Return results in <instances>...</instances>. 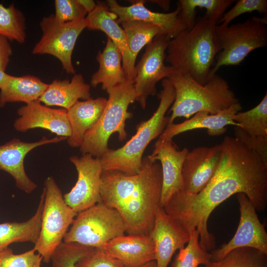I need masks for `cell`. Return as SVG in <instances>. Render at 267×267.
Returning a JSON list of instances; mask_svg holds the SVG:
<instances>
[{
    "label": "cell",
    "instance_id": "6da1fadb",
    "mask_svg": "<svg viewBox=\"0 0 267 267\" xmlns=\"http://www.w3.org/2000/svg\"><path fill=\"white\" fill-rule=\"evenodd\" d=\"M221 144L220 163L207 185L197 194L183 190L175 193L163 208L189 235L197 229L199 244L207 251L216 246L208 230V219L220 204L242 193L256 211H264L267 206V166L235 137L226 136Z\"/></svg>",
    "mask_w": 267,
    "mask_h": 267
},
{
    "label": "cell",
    "instance_id": "7a4b0ae2",
    "mask_svg": "<svg viewBox=\"0 0 267 267\" xmlns=\"http://www.w3.org/2000/svg\"><path fill=\"white\" fill-rule=\"evenodd\" d=\"M101 202L120 215L128 234L149 235L159 206L162 187L160 163L143 157L140 172L129 175L103 171Z\"/></svg>",
    "mask_w": 267,
    "mask_h": 267
},
{
    "label": "cell",
    "instance_id": "3957f363",
    "mask_svg": "<svg viewBox=\"0 0 267 267\" xmlns=\"http://www.w3.org/2000/svg\"><path fill=\"white\" fill-rule=\"evenodd\" d=\"M217 23L205 16L194 26L169 40L166 61L178 73L205 84L221 50L216 35Z\"/></svg>",
    "mask_w": 267,
    "mask_h": 267
},
{
    "label": "cell",
    "instance_id": "277c9868",
    "mask_svg": "<svg viewBox=\"0 0 267 267\" xmlns=\"http://www.w3.org/2000/svg\"><path fill=\"white\" fill-rule=\"evenodd\" d=\"M162 86L159 104L152 116L136 125V133L123 146L109 148L100 158L103 171H119L129 175L140 172L144 152L167 126L170 117L165 114L175 98L174 88L168 78L162 81Z\"/></svg>",
    "mask_w": 267,
    "mask_h": 267
},
{
    "label": "cell",
    "instance_id": "5b68a950",
    "mask_svg": "<svg viewBox=\"0 0 267 267\" xmlns=\"http://www.w3.org/2000/svg\"><path fill=\"white\" fill-rule=\"evenodd\" d=\"M168 79L175 91L168 124L174 123L178 117L188 119L199 112L215 114L239 102L228 82L216 74L210 76L203 85L176 72Z\"/></svg>",
    "mask_w": 267,
    "mask_h": 267
},
{
    "label": "cell",
    "instance_id": "8992f818",
    "mask_svg": "<svg viewBox=\"0 0 267 267\" xmlns=\"http://www.w3.org/2000/svg\"><path fill=\"white\" fill-rule=\"evenodd\" d=\"M106 91L108 98L105 107L96 123L86 133L80 147L82 155L100 158L109 149L108 142L112 134L118 133L120 141L127 138L126 121L133 116L128 107L136 101L134 81L127 79Z\"/></svg>",
    "mask_w": 267,
    "mask_h": 267
},
{
    "label": "cell",
    "instance_id": "52a82bcc",
    "mask_svg": "<svg viewBox=\"0 0 267 267\" xmlns=\"http://www.w3.org/2000/svg\"><path fill=\"white\" fill-rule=\"evenodd\" d=\"M267 18L252 17L243 22L216 25V35L221 50L210 76L223 66L237 65L253 50L267 45Z\"/></svg>",
    "mask_w": 267,
    "mask_h": 267
},
{
    "label": "cell",
    "instance_id": "ba28073f",
    "mask_svg": "<svg viewBox=\"0 0 267 267\" xmlns=\"http://www.w3.org/2000/svg\"><path fill=\"white\" fill-rule=\"evenodd\" d=\"M44 199L39 238L33 248L48 263L63 242L77 213L65 202L63 195L52 177L44 181Z\"/></svg>",
    "mask_w": 267,
    "mask_h": 267
},
{
    "label": "cell",
    "instance_id": "9c48e42d",
    "mask_svg": "<svg viewBox=\"0 0 267 267\" xmlns=\"http://www.w3.org/2000/svg\"><path fill=\"white\" fill-rule=\"evenodd\" d=\"M126 232L118 212L101 202L78 213L63 241L101 249L109 241Z\"/></svg>",
    "mask_w": 267,
    "mask_h": 267
},
{
    "label": "cell",
    "instance_id": "30bf717a",
    "mask_svg": "<svg viewBox=\"0 0 267 267\" xmlns=\"http://www.w3.org/2000/svg\"><path fill=\"white\" fill-rule=\"evenodd\" d=\"M40 27L43 34L32 53L52 55L60 61L67 73L75 74L72 55L78 38L87 28L85 18L62 23L51 14L42 19Z\"/></svg>",
    "mask_w": 267,
    "mask_h": 267
},
{
    "label": "cell",
    "instance_id": "8fae6325",
    "mask_svg": "<svg viewBox=\"0 0 267 267\" xmlns=\"http://www.w3.org/2000/svg\"><path fill=\"white\" fill-rule=\"evenodd\" d=\"M169 39L164 35L157 36L146 46L145 50L136 65L134 79L136 92V101L144 109L149 95L156 92V84L168 78L175 70L164 61Z\"/></svg>",
    "mask_w": 267,
    "mask_h": 267
},
{
    "label": "cell",
    "instance_id": "7c38bea8",
    "mask_svg": "<svg viewBox=\"0 0 267 267\" xmlns=\"http://www.w3.org/2000/svg\"><path fill=\"white\" fill-rule=\"evenodd\" d=\"M70 161L78 173L75 185L63 195L66 203L76 213L101 202L100 189L103 169L100 158L89 154L72 156Z\"/></svg>",
    "mask_w": 267,
    "mask_h": 267
},
{
    "label": "cell",
    "instance_id": "4fadbf2b",
    "mask_svg": "<svg viewBox=\"0 0 267 267\" xmlns=\"http://www.w3.org/2000/svg\"><path fill=\"white\" fill-rule=\"evenodd\" d=\"M239 205L240 220L232 239L211 252V261H218L229 252L239 247H248L267 253V233L256 213V210L242 193L237 194Z\"/></svg>",
    "mask_w": 267,
    "mask_h": 267
},
{
    "label": "cell",
    "instance_id": "5bb4252c",
    "mask_svg": "<svg viewBox=\"0 0 267 267\" xmlns=\"http://www.w3.org/2000/svg\"><path fill=\"white\" fill-rule=\"evenodd\" d=\"M189 150H181L172 139L158 138L152 153L148 157L152 161H159L162 171V187L159 206L164 208L176 192L183 190L182 178L183 164Z\"/></svg>",
    "mask_w": 267,
    "mask_h": 267
},
{
    "label": "cell",
    "instance_id": "9a60e30c",
    "mask_svg": "<svg viewBox=\"0 0 267 267\" xmlns=\"http://www.w3.org/2000/svg\"><path fill=\"white\" fill-rule=\"evenodd\" d=\"M221 144L212 147H198L189 151L182 168L183 190L197 194L209 183L219 165Z\"/></svg>",
    "mask_w": 267,
    "mask_h": 267
},
{
    "label": "cell",
    "instance_id": "2e32d148",
    "mask_svg": "<svg viewBox=\"0 0 267 267\" xmlns=\"http://www.w3.org/2000/svg\"><path fill=\"white\" fill-rule=\"evenodd\" d=\"M67 138L56 136L48 138L43 136L35 142H27L13 138L0 145V170L6 172L14 179L16 187L26 193L30 194L37 187L27 175L24 165V158L31 150L40 146L55 143Z\"/></svg>",
    "mask_w": 267,
    "mask_h": 267
},
{
    "label": "cell",
    "instance_id": "e0dca14e",
    "mask_svg": "<svg viewBox=\"0 0 267 267\" xmlns=\"http://www.w3.org/2000/svg\"><path fill=\"white\" fill-rule=\"evenodd\" d=\"M149 236L154 244L157 267H167L175 252L190 239L189 234L160 206Z\"/></svg>",
    "mask_w": 267,
    "mask_h": 267
},
{
    "label": "cell",
    "instance_id": "ac0fdd59",
    "mask_svg": "<svg viewBox=\"0 0 267 267\" xmlns=\"http://www.w3.org/2000/svg\"><path fill=\"white\" fill-rule=\"evenodd\" d=\"M17 114L19 117L15 120L13 125L17 131L25 132L35 128H42L67 138L71 135V128L66 109L50 108L38 100L18 108Z\"/></svg>",
    "mask_w": 267,
    "mask_h": 267
},
{
    "label": "cell",
    "instance_id": "d6986e66",
    "mask_svg": "<svg viewBox=\"0 0 267 267\" xmlns=\"http://www.w3.org/2000/svg\"><path fill=\"white\" fill-rule=\"evenodd\" d=\"M110 11L117 16L118 23L128 20H137L153 24L158 26L161 30V35L171 40L187 27L179 15V8L169 13L154 12L145 7L143 0L133 1L129 6L120 5L115 0L106 1Z\"/></svg>",
    "mask_w": 267,
    "mask_h": 267
},
{
    "label": "cell",
    "instance_id": "ffe728a7",
    "mask_svg": "<svg viewBox=\"0 0 267 267\" xmlns=\"http://www.w3.org/2000/svg\"><path fill=\"white\" fill-rule=\"evenodd\" d=\"M87 28L104 32L119 50L122 57V66L127 79L135 77V60L129 48L125 32L119 25L117 16L107 5L97 2L95 8L85 18Z\"/></svg>",
    "mask_w": 267,
    "mask_h": 267
},
{
    "label": "cell",
    "instance_id": "44dd1931",
    "mask_svg": "<svg viewBox=\"0 0 267 267\" xmlns=\"http://www.w3.org/2000/svg\"><path fill=\"white\" fill-rule=\"evenodd\" d=\"M101 249L125 267H138L155 259L154 244L149 235L118 236L109 241Z\"/></svg>",
    "mask_w": 267,
    "mask_h": 267
},
{
    "label": "cell",
    "instance_id": "7402d4cb",
    "mask_svg": "<svg viewBox=\"0 0 267 267\" xmlns=\"http://www.w3.org/2000/svg\"><path fill=\"white\" fill-rule=\"evenodd\" d=\"M242 109L240 103L232 105L229 108L215 114H211L206 111L196 113L190 119L184 122L175 124H168L159 138L172 139L177 135L183 132L198 129H206L210 135H219L226 131L227 125L239 127L240 125L234 121V115Z\"/></svg>",
    "mask_w": 267,
    "mask_h": 267
},
{
    "label": "cell",
    "instance_id": "603a6c76",
    "mask_svg": "<svg viewBox=\"0 0 267 267\" xmlns=\"http://www.w3.org/2000/svg\"><path fill=\"white\" fill-rule=\"evenodd\" d=\"M107 99L99 97L78 101L68 111L67 116L71 128V135L67 139L68 145L80 147L86 133L92 128L100 118L106 105Z\"/></svg>",
    "mask_w": 267,
    "mask_h": 267
},
{
    "label": "cell",
    "instance_id": "cb8c5ba5",
    "mask_svg": "<svg viewBox=\"0 0 267 267\" xmlns=\"http://www.w3.org/2000/svg\"><path fill=\"white\" fill-rule=\"evenodd\" d=\"M90 97V85L85 82L82 75L75 74L71 81L53 80L39 100L47 106H59L68 111L80 99Z\"/></svg>",
    "mask_w": 267,
    "mask_h": 267
},
{
    "label": "cell",
    "instance_id": "d4e9b609",
    "mask_svg": "<svg viewBox=\"0 0 267 267\" xmlns=\"http://www.w3.org/2000/svg\"><path fill=\"white\" fill-rule=\"evenodd\" d=\"M99 68L91 76L90 86L101 84L104 90L124 83L127 79L122 64L121 54L114 44L107 38L105 46L96 56Z\"/></svg>",
    "mask_w": 267,
    "mask_h": 267
},
{
    "label": "cell",
    "instance_id": "484cf974",
    "mask_svg": "<svg viewBox=\"0 0 267 267\" xmlns=\"http://www.w3.org/2000/svg\"><path fill=\"white\" fill-rule=\"evenodd\" d=\"M48 86V84L34 76H11L0 89V107L2 108L10 102L28 104L38 100Z\"/></svg>",
    "mask_w": 267,
    "mask_h": 267
},
{
    "label": "cell",
    "instance_id": "4316f807",
    "mask_svg": "<svg viewBox=\"0 0 267 267\" xmlns=\"http://www.w3.org/2000/svg\"><path fill=\"white\" fill-rule=\"evenodd\" d=\"M44 199L43 190L35 214L27 221L0 223V251L13 243H36L41 230Z\"/></svg>",
    "mask_w": 267,
    "mask_h": 267
},
{
    "label": "cell",
    "instance_id": "83f0119b",
    "mask_svg": "<svg viewBox=\"0 0 267 267\" xmlns=\"http://www.w3.org/2000/svg\"><path fill=\"white\" fill-rule=\"evenodd\" d=\"M235 2L234 0H179V15L187 29L196 22V8L206 9L204 16L218 23L226 10Z\"/></svg>",
    "mask_w": 267,
    "mask_h": 267
},
{
    "label": "cell",
    "instance_id": "f1b7e54d",
    "mask_svg": "<svg viewBox=\"0 0 267 267\" xmlns=\"http://www.w3.org/2000/svg\"><path fill=\"white\" fill-rule=\"evenodd\" d=\"M121 24L126 34L129 48L135 60L144 46L150 43L157 36L161 35L160 28L149 23L128 20Z\"/></svg>",
    "mask_w": 267,
    "mask_h": 267
},
{
    "label": "cell",
    "instance_id": "f546056e",
    "mask_svg": "<svg viewBox=\"0 0 267 267\" xmlns=\"http://www.w3.org/2000/svg\"><path fill=\"white\" fill-rule=\"evenodd\" d=\"M204 267H267V253L252 247H239L220 261H210Z\"/></svg>",
    "mask_w": 267,
    "mask_h": 267
},
{
    "label": "cell",
    "instance_id": "4dcf8cb0",
    "mask_svg": "<svg viewBox=\"0 0 267 267\" xmlns=\"http://www.w3.org/2000/svg\"><path fill=\"white\" fill-rule=\"evenodd\" d=\"M233 119L250 136L267 137V94L255 107L237 113Z\"/></svg>",
    "mask_w": 267,
    "mask_h": 267
},
{
    "label": "cell",
    "instance_id": "1f68e13d",
    "mask_svg": "<svg viewBox=\"0 0 267 267\" xmlns=\"http://www.w3.org/2000/svg\"><path fill=\"white\" fill-rule=\"evenodd\" d=\"M0 35L9 41L25 42V18L22 12L13 3L5 6L0 4Z\"/></svg>",
    "mask_w": 267,
    "mask_h": 267
},
{
    "label": "cell",
    "instance_id": "d6a6232c",
    "mask_svg": "<svg viewBox=\"0 0 267 267\" xmlns=\"http://www.w3.org/2000/svg\"><path fill=\"white\" fill-rule=\"evenodd\" d=\"M199 238V231L195 229L191 233L187 245L179 250L171 267H198L211 261V254L201 246Z\"/></svg>",
    "mask_w": 267,
    "mask_h": 267
},
{
    "label": "cell",
    "instance_id": "836d02e7",
    "mask_svg": "<svg viewBox=\"0 0 267 267\" xmlns=\"http://www.w3.org/2000/svg\"><path fill=\"white\" fill-rule=\"evenodd\" d=\"M95 248L75 243L61 242L54 251L50 262L52 267H76V263Z\"/></svg>",
    "mask_w": 267,
    "mask_h": 267
},
{
    "label": "cell",
    "instance_id": "e575fe53",
    "mask_svg": "<svg viewBox=\"0 0 267 267\" xmlns=\"http://www.w3.org/2000/svg\"><path fill=\"white\" fill-rule=\"evenodd\" d=\"M43 258L32 249L15 254L7 247L0 251V267H41Z\"/></svg>",
    "mask_w": 267,
    "mask_h": 267
},
{
    "label": "cell",
    "instance_id": "d590c367",
    "mask_svg": "<svg viewBox=\"0 0 267 267\" xmlns=\"http://www.w3.org/2000/svg\"><path fill=\"white\" fill-rule=\"evenodd\" d=\"M258 11L267 15V0H239L234 6L225 12L218 21L223 25H228L237 17L247 12Z\"/></svg>",
    "mask_w": 267,
    "mask_h": 267
},
{
    "label": "cell",
    "instance_id": "8d00e7d4",
    "mask_svg": "<svg viewBox=\"0 0 267 267\" xmlns=\"http://www.w3.org/2000/svg\"><path fill=\"white\" fill-rule=\"evenodd\" d=\"M54 18L62 23L85 19L88 14L77 0H55Z\"/></svg>",
    "mask_w": 267,
    "mask_h": 267
},
{
    "label": "cell",
    "instance_id": "74e56055",
    "mask_svg": "<svg viewBox=\"0 0 267 267\" xmlns=\"http://www.w3.org/2000/svg\"><path fill=\"white\" fill-rule=\"evenodd\" d=\"M76 267H125L121 262L100 249H95L91 253L81 259Z\"/></svg>",
    "mask_w": 267,
    "mask_h": 267
},
{
    "label": "cell",
    "instance_id": "f35d334b",
    "mask_svg": "<svg viewBox=\"0 0 267 267\" xmlns=\"http://www.w3.org/2000/svg\"><path fill=\"white\" fill-rule=\"evenodd\" d=\"M234 133L235 137L255 152L267 166V137L251 136L241 128L236 126H234Z\"/></svg>",
    "mask_w": 267,
    "mask_h": 267
},
{
    "label": "cell",
    "instance_id": "ab89813d",
    "mask_svg": "<svg viewBox=\"0 0 267 267\" xmlns=\"http://www.w3.org/2000/svg\"><path fill=\"white\" fill-rule=\"evenodd\" d=\"M12 54V49L9 40L0 35V70L5 72Z\"/></svg>",
    "mask_w": 267,
    "mask_h": 267
},
{
    "label": "cell",
    "instance_id": "60d3db41",
    "mask_svg": "<svg viewBox=\"0 0 267 267\" xmlns=\"http://www.w3.org/2000/svg\"><path fill=\"white\" fill-rule=\"evenodd\" d=\"M78 2L89 13L96 6V3L92 0H77Z\"/></svg>",
    "mask_w": 267,
    "mask_h": 267
},
{
    "label": "cell",
    "instance_id": "b9f144b4",
    "mask_svg": "<svg viewBox=\"0 0 267 267\" xmlns=\"http://www.w3.org/2000/svg\"><path fill=\"white\" fill-rule=\"evenodd\" d=\"M11 75L7 74L5 72L0 70V89L10 78Z\"/></svg>",
    "mask_w": 267,
    "mask_h": 267
},
{
    "label": "cell",
    "instance_id": "7bdbcfd3",
    "mask_svg": "<svg viewBox=\"0 0 267 267\" xmlns=\"http://www.w3.org/2000/svg\"><path fill=\"white\" fill-rule=\"evenodd\" d=\"M152 1L166 10L170 8L171 2L170 0H153Z\"/></svg>",
    "mask_w": 267,
    "mask_h": 267
},
{
    "label": "cell",
    "instance_id": "ee69618b",
    "mask_svg": "<svg viewBox=\"0 0 267 267\" xmlns=\"http://www.w3.org/2000/svg\"><path fill=\"white\" fill-rule=\"evenodd\" d=\"M138 267H157V264L156 261L154 260Z\"/></svg>",
    "mask_w": 267,
    "mask_h": 267
}]
</instances>
